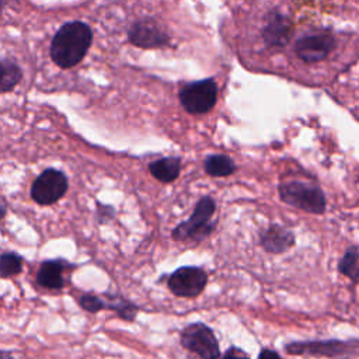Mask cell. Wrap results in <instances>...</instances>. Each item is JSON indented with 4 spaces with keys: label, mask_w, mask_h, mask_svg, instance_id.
<instances>
[{
    "label": "cell",
    "mask_w": 359,
    "mask_h": 359,
    "mask_svg": "<svg viewBox=\"0 0 359 359\" xmlns=\"http://www.w3.org/2000/svg\"><path fill=\"white\" fill-rule=\"evenodd\" d=\"M93 43L91 28L82 21L63 24L52 38L51 58L62 69L76 67L83 60Z\"/></svg>",
    "instance_id": "cell-1"
},
{
    "label": "cell",
    "mask_w": 359,
    "mask_h": 359,
    "mask_svg": "<svg viewBox=\"0 0 359 359\" xmlns=\"http://www.w3.org/2000/svg\"><path fill=\"white\" fill-rule=\"evenodd\" d=\"M279 194L283 202L306 212L323 213L325 209L324 194L317 185L303 181H288L279 187Z\"/></svg>",
    "instance_id": "cell-2"
},
{
    "label": "cell",
    "mask_w": 359,
    "mask_h": 359,
    "mask_svg": "<svg viewBox=\"0 0 359 359\" xmlns=\"http://www.w3.org/2000/svg\"><path fill=\"white\" fill-rule=\"evenodd\" d=\"M215 209H216L215 201L209 197H204L197 204V207H195L191 218L176 227L173 232V238L176 240H192V242H200L205 239L213 229L211 219L215 213Z\"/></svg>",
    "instance_id": "cell-3"
},
{
    "label": "cell",
    "mask_w": 359,
    "mask_h": 359,
    "mask_svg": "<svg viewBox=\"0 0 359 359\" xmlns=\"http://www.w3.org/2000/svg\"><path fill=\"white\" fill-rule=\"evenodd\" d=\"M69 187L68 177L56 169L44 170L31 185V198L38 205L49 207L62 200Z\"/></svg>",
    "instance_id": "cell-4"
},
{
    "label": "cell",
    "mask_w": 359,
    "mask_h": 359,
    "mask_svg": "<svg viewBox=\"0 0 359 359\" xmlns=\"http://www.w3.org/2000/svg\"><path fill=\"white\" fill-rule=\"evenodd\" d=\"M218 100V86L213 80H201L184 86L180 90V102L191 114L211 111Z\"/></svg>",
    "instance_id": "cell-5"
},
{
    "label": "cell",
    "mask_w": 359,
    "mask_h": 359,
    "mask_svg": "<svg viewBox=\"0 0 359 359\" xmlns=\"http://www.w3.org/2000/svg\"><path fill=\"white\" fill-rule=\"evenodd\" d=\"M183 345L202 359H218L220 355L218 340L205 324L195 323L181 333Z\"/></svg>",
    "instance_id": "cell-6"
},
{
    "label": "cell",
    "mask_w": 359,
    "mask_h": 359,
    "mask_svg": "<svg viewBox=\"0 0 359 359\" xmlns=\"http://www.w3.org/2000/svg\"><path fill=\"white\" fill-rule=\"evenodd\" d=\"M334 45L336 41L330 32H316L299 38L295 44V52L305 63H317L332 54Z\"/></svg>",
    "instance_id": "cell-7"
},
{
    "label": "cell",
    "mask_w": 359,
    "mask_h": 359,
    "mask_svg": "<svg viewBox=\"0 0 359 359\" xmlns=\"http://www.w3.org/2000/svg\"><path fill=\"white\" fill-rule=\"evenodd\" d=\"M208 277L201 268L184 267L169 278V288L176 297L195 298L204 290Z\"/></svg>",
    "instance_id": "cell-8"
},
{
    "label": "cell",
    "mask_w": 359,
    "mask_h": 359,
    "mask_svg": "<svg viewBox=\"0 0 359 359\" xmlns=\"http://www.w3.org/2000/svg\"><path fill=\"white\" fill-rule=\"evenodd\" d=\"M129 43L141 48H160L169 43V37L153 21H138L128 31Z\"/></svg>",
    "instance_id": "cell-9"
},
{
    "label": "cell",
    "mask_w": 359,
    "mask_h": 359,
    "mask_svg": "<svg viewBox=\"0 0 359 359\" xmlns=\"http://www.w3.org/2000/svg\"><path fill=\"white\" fill-rule=\"evenodd\" d=\"M292 36V23L286 16L273 12L266 17L263 27V38L271 48H282Z\"/></svg>",
    "instance_id": "cell-10"
},
{
    "label": "cell",
    "mask_w": 359,
    "mask_h": 359,
    "mask_svg": "<svg viewBox=\"0 0 359 359\" xmlns=\"http://www.w3.org/2000/svg\"><path fill=\"white\" fill-rule=\"evenodd\" d=\"M295 244V236L285 227L271 226L268 231L261 233V246L270 253H283Z\"/></svg>",
    "instance_id": "cell-11"
},
{
    "label": "cell",
    "mask_w": 359,
    "mask_h": 359,
    "mask_svg": "<svg viewBox=\"0 0 359 359\" xmlns=\"http://www.w3.org/2000/svg\"><path fill=\"white\" fill-rule=\"evenodd\" d=\"M67 268V263L60 259H48L41 264L37 273V282L45 289H62L65 285L63 270Z\"/></svg>",
    "instance_id": "cell-12"
},
{
    "label": "cell",
    "mask_w": 359,
    "mask_h": 359,
    "mask_svg": "<svg viewBox=\"0 0 359 359\" xmlns=\"http://www.w3.org/2000/svg\"><path fill=\"white\" fill-rule=\"evenodd\" d=\"M180 169H181L180 159H176V157L160 159V160L153 161L149 166L150 174L161 183L174 181L180 174Z\"/></svg>",
    "instance_id": "cell-13"
},
{
    "label": "cell",
    "mask_w": 359,
    "mask_h": 359,
    "mask_svg": "<svg viewBox=\"0 0 359 359\" xmlns=\"http://www.w3.org/2000/svg\"><path fill=\"white\" fill-rule=\"evenodd\" d=\"M236 170L235 161L223 154H215L205 160V172L212 177H226Z\"/></svg>",
    "instance_id": "cell-14"
},
{
    "label": "cell",
    "mask_w": 359,
    "mask_h": 359,
    "mask_svg": "<svg viewBox=\"0 0 359 359\" xmlns=\"http://www.w3.org/2000/svg\"><path fill=\"white\" fill-rule=\"evenodd\" d=\"M23 73L16 63L0 60V93L12 91L21 80Z\"/></svg>",
    "instance_id": "cell-15"
},
{
    "label": "cell",
    "mask_w": 359,
    "mask_h": 359,
    "mask_svg": "<svg viewBox=\"0 0 359 359\" xmlns=\"http://www.w3.org/2000/svg\"><path fill=\"white\" fill-rule=\"evenodd\" d=\"M23 271V259L16 253L0 254V277L9 278Z\"/></svg>",
    "instance_id": "cell-16"
},
{
    "label": "cell",
    "mask_w": 359,
    "mask_h": 359,
    "mask_svg": "<svg viewBox=\"0 0 359 359\" xmlns=\"http://www.w3.org/2000/svg\"><path fill=\"white\" fill-rule=\"evenodd\" d=\"M340 271L352 281H359V253L356 247L348 248L340 263Z\"/></svg>",
    "instance_id": "cell-17"
},
{
    "label": "cell",
    "mask_w": 359,
    "mask_h": 359,
    "mask_svg": "<svg viewBox=\"0 0 359 359\" xmlns=\"http://www.w3.org/2000/svg\"><path fill=\"white\" fill-rule=\"evenodd\" d=\"M107 309L117 312L121 319L128 321H132L138 313V308L124 298H111V301L107 303Z\"/></svg>",
    "instance_id": "cell-18"
},
{
    "label": "cell",
    "mask_w": 359,
    "mask_h": 359,
    "mask_svg": "<svg viewBox=\"0 0 359 359\" xmlns=\"http://www.w3.org/2000/svg\"><path fill=\"white\" fill-rule=\"evenodd\" d=\"M78 302L83 310L90 312V313H97L107 308V303L95 295H82L78 299Z\"/></svg>",
    "instance_id": "cell-19"
},
{
    "label": "cell",
    "mask_w": 359,
    "mask_h": 359,
    "mask_svg": "<svg viewBox=\"0 0 359 359\" xmlns=\"http://www.w3.org/2000/svg\"><path fill=\"white\" fill-rule=\"evenodd\" d=\"M223 359H250L243 351L240 349H236V348H232L227 351L223 356Z\"/></svg>",
    "instance_id": "cell-20"
},
{
    "label": "cell",
    "mask_w": 359,
    "mask_h": 359,
    "mask_svg": "<svg viewBox=\"0 0 359 359\" xmlns=\"http://www.w3.org/2000/svg\"><path fill=\"white\" fill-rule=\"evenodd\" d=\"M258 359H282L275 351H271V349H263L259 352V356Z\"/></svg>",
    "instance_id": "cell-21"
},
{
    "label": "cell",
    "mask_w": 359,
    "mask_h": 359,
    "mask_svg": "<svg viewBox=\"0 0 359 359\" xmlns=\"http://www.w3.org/2000/svg\"><path fill=\"white\" fill-rule=\"evenodd\" d=\"M0 359H14V356H13L12 352H9V351L0 349Z\"/></svg>",
    "instance_id": "cell-22"
},
{
    "label": "cell",
    "mask_w": 359,
    "mask_h": 359,
    "mask_svg": "<svg viewBox=\"0 0 359 359\" xmlns=\"http://www.w3.org/2000/svg\"><path fill=\"white\" fill-rule=\"evenodd\" d=\"M5 216H6V208H5V205L0 204V219H3Z\"/></svg>",
    "instance_id": "cell-23"
},
{
    "label": "cell",
    "mask_w": 359,
    "mask_h": 359,
    "mask_svg": "<svg viewBox=\"0 0 359 359\" xmlns=\"http://www.w3.org/2000/svg\"><path fill=\"white\" fill-rule=\"evenodd\" d=\"M3 8H5V0H0V13H2Z\"/></svg>",
    "instance_id": "cell-24"
}]
</instances>
